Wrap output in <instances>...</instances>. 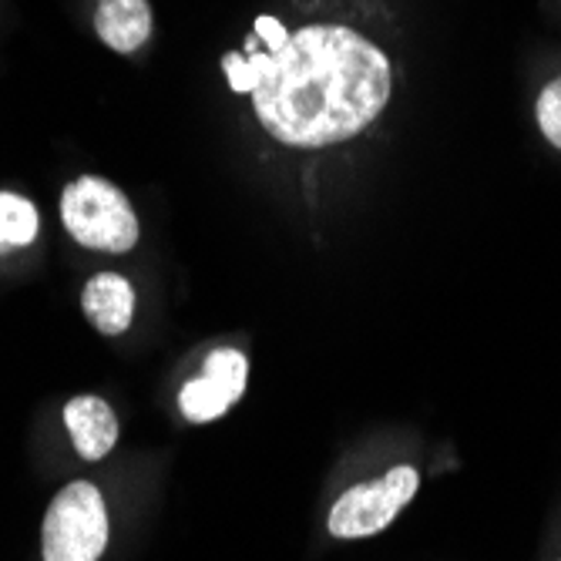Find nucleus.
<instances>
[{"label":"nucleus","instance_id":"obj_4","mask_svg":"<svg viewBox=\"0 0 561 561\" xmlns=\"http://www.w3.org/2000/svg\"><path fill=\"white\" fill-rule=\"evenodd\" d=\"M417 494V471L393 468L380 481L350 488L330 512V535L336 538H367L383 531Z\"/></svg>","mask_w":561,"mask_h":561},{"label":"nucleus","instance_id":"obj_7","mask_svg":"<svg viewBox=\"0 0 561 561\" xmlns=\"http://www.w3.org/2000/svg\"><path fill=\"white\" fill-rule=\"evenodd\" d=\"M94 31L118 55H131L151 34L148 0H98Z\"/></svg>","mask_w":561,"mask_h":561},{"label":"nucleus","instance_id":"obj_8","mask_svg":"<svg viewBox=\"0 0 561 561\" xmlns=\"http://www.w3.org/2000/svg\"><path fill=\"white\" fill-rule=\"evenodd\" d=\"M37 209L34 202L14 192H0V256L11 249H24L37 239Z\"/></svg>","mask_w":561,"mask_h":561},{"label":"nucleus","instance_id":"obj_2","mask_svg":"<svg viewBox=\"0 0 561 561\" xmlns=\"http://www.w3.org/2000/svg\"><path fill=\"white\" fill-rule=\"evenodd\" d=\"M61 219L71 239L98 252H128L138 242V219L122 188L81 175L61 195Z\"/></svg>","mask_w":561,"mask_h":561},{"label":"nucleus","instance_id":"obj_6","mask_svg":"<svg viewBox=\"0 0 561 561\" xmlns=\"http://www.w3.org/2000/svg\"><path fill=\"white\" fill-rule=\"evenodd\" d=\"M84 317L94 323L98 333L118 336L131 327L135 317V289L125 276L118 273H98L81 296Z\"/></svg>","mask_w":561,"mask_h":561},{"label":"nucleus","instance_id":"obj_1","mask_svg":"<svg viewBox=\"0 0 561 561\" xmlns=\"http://www.w3.org/2000/svg\"><path fill=\"white\" fill-rule=\"evenodd\" d=\"M256 68L252 105L263 128L293 148H323L360 135L390 101L387 55L340 24L296 31L283 50L263 55L249 41Z\"/></svg>","mask_w":561,"mask_h":561},{"label":"nucleus","instance_id":"obj_13","mask_svg":"<svg viewBox=\"0 0 561 561\" xmlns=\"http://www.w3.org/2000/svg\"><path fill=\"white\" fill-rule=\"evenodd\" d=\"M256 34L266 41V55H276V50H283V44L289 41V34L283 31V24L276 18H270V14H263L256 21Z\"/></svg>","mask_w":561,"mask_h":561},{"label":"nucleus","instance_id":"obj_5","mask_svg":"<svg viewBox=\"0 0 561 561\" xmlns=\"http://www.w3.org/2000/svg\"><path fill=\"white\" fill-rule=\"evenodd\" d=\"M65 424L84 461H101L118 440V417L101 397H75L65 407Z\"/></svg>","mask_w":561,"mask_h":561},{"label":"nucleus","instance_id":"obj_9","mask_svg":"<svg viewBox=\"0 0 561 561\" xmlns=\"http://www.w3.org/2000/svg\"><path fill=\"white\" fill-rule=\"evenodd\" d=\"M236 400L213 380L202 374L198 380H188L179 393V407L182 414L192 421V424H209V421H219Z\"/></svg>","mask_w":561,"mask_h":561},{"label":"nucleus","instance_id":"obj_12","mask_svg":"<svg viewBox=\"0 0 561 561\" xmlns=\"http://www.w3.org/2000/svg\"><path fill=\"white\" fill-rule=\"evenodd\" d=\"M222 68H226V78H229V84H232V91H239V94H252L256 91V68H252V61L249 58H242V55H226L222 58Z\"/></svg>","mask_w":561,"mask_h":561},{"label":"nucleus","instance_id":"obj_11","mask_svg":"<svg viewBox=\"0 0 561 561\" xmlns=\"http://www.w3.org/2000/svg\"><path fill=\"white\" fill-rule=\"evenodd\" d=\"M538 125H541L545 138L554 148H561V78L551 81L538 98Z\"/></svg>","mask_w":561,"mask_h":561},{"label":"nucleus","instance_id":"obj_3","mask_svg":"<svg viewBox=\"0 0 561 561\" xmlns=\"http://www.w3.org/2000/svg\"><path fill=\"white\" fill-rule=\"evenodd\" d=\"M44 561H98L108 545L105 497L88 481L68 484L50 501L41 528Z\"/></svg>","mask_w":561,"mask_h":561},{"label":"nucleus","instance_id":"obj_10","mask_svg":"<svg viewBox=\"0 0 561 561\" xmlns=\"http://www.w3.org/2000/svg\"><path fill=\"white\" fill-rule=\"evenodd\" d=\"M206 377H213L232 400H239L242 397V390H245V374H249V364H245V356L239 353V350H229V346H222V350H213L209 353V360H206V370H202Z\"/></svg>","mask_w":561,"mask_h":561}]
</instances>
